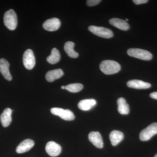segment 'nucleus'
Listing matches in <instances>:
<instances>
[{"mask_svg":"<svg viewBox=\"0 0 157 157\" xmlns=\"http://www.w3.org/2000/svg\"><path fill=\"white\" fill-rule=\"evenodd\" d=\"M100 70L106 75H111L118 73L121 69L120 65L117 62L110 60L102 61L100 65Z\"/></svg>","mask_w":157,"mask_h":157,"instance_id":"nucleus-1","label":"nucleus"},{"mask_svg":"<svg viewBox=\"0 0 157 157\" xmlns=\"http://www.w3.org/2000/svg\"><path fill=\"white\" fill-rule=\"evenodd\" d=\"M4 22L6 27L10 30H14L17 27V16L16 13L12 9L6 11L4 14Z\"/></svg>","mask_w":157,"mask_h":157,"instance_id":"nucleus-2","label":"nucleus"},{"mask_svg":"<svg viewBox=\"0 0 157 157\" xmlns=\"http://www.w3.org/2000/svg\"><path fill=\"white\" fill-rule=\"evenodd\" d=\"M127 53L129 56L140 59L144 60H150L152 58L153 56L150 52L137 48H131L128 49Z\"/></svg>","mask_w":157,"mask_h":157,"instance_id":"nucleus-3","label":"nucleus"},{"mask_svg":"<svg viewBox=\"0 0 157 157\" xmlns=\"http://www.w3.org/2000/svg\"><path fill=\"white\" fill-rule=\"evenodd\" d=\"M88 29L92 33L102 38L109 39L112 38L113 36V33L111 30L103 27L90 26Z\"/></svg>","mask_w":157,"mask_h":157,"instance_id":"nucleus-4","label":"nucleus"},{"mask_svg":"<svg viewBox=\"0 0 157 157\" xmlns=\"http://www.w3.org/2000/svg\"><path fill=\"white\" fill-rule=\"evenodd\" d=\"M157 134V123L150 124L140 132L139 137L141 141H147Z\"/></svg>","mask_w":157,"mask_h":157,"instance_id":"nucleus-5","label":"nucleus"},{"mask_svg":"<svg viewBox=\"0 0 157 157\" xmlns=\"http://www.w3.org/2000/svg\"><path fill=\"white\" fill-rule=\"evenodd\" d=\"M51 112L54 115L58 116L65 121H73L75 117L73 113L70 109L54 107L51 109Z\"/></svg>","mask_w":157,"mask_h":157,"instance_id":"nucleus-6","label":"nucleus"},{"mask_svg":"<svg viewBox=\"0 0 157 157\" xmlns=\"http://www.w3.org/2000/svg\"><path fill=\"white\" fill-rule=\"evenodd\" d=\"M23 62L25 67L28 70H32L35 67L36 60L33 52L31 49H27L24 53Z\"/></svg>","mask_w":157,"mask_h":157,"instance_id":"nucleus-7","label":"nucleus"},{"mask_svg":"<svg viewBox=\"0 0 157 157\" xmlns=\"http://www.w3.org/2000/svg\"><path fill=\"white\" fill-rule=\"evenodd\" d=\"M61 150L60 145L54 141H49L45 146L46 152L51 157L57 156L60 154Z\"/></svg>","mask_w":157,"mask_h":157,"instance_id":"nucleus-8","label":"nucleus"},{"mask_svg":"<svg viewBox=\"0 0 157 157\" xmlns=\"http://www.w3.org/2000/svg\"><path fill=\"white\" fill-rule=\"evenodd\" d=\"M61 22L57 18H52L47 20L43 24V28L46 30L53 32L57 30L60 26Z\"/></svg>","mask_w":157,"mask_h":157,"instance_id":"nucleus-9","label":"nucleus"},{"mask_svg":"<svg viewBox=\"0 0 157 157\" xmlns=\"http://www.w3.org/2000/svg\"><path fill=\"white\" fill-rule=\"evenodd\" d=\"M88 138L90 141L96 147L99 148H103L104 142L101 134L99 132H91L89 134Z\"/></svg>","mask_w":157,"mask_h":157,"instance_id":"nucleus-10","label":"nucleus"},{"mask_svg":"<svg viewBox=\"0 0 157 157\" xmlns=\"http://www.w3.org/2000/svg\"><path fill=\"white\" fill-rule=\"evenodd\" d=\"M9 67L10 64L6 59L3 58L0 59V72L6 79L11 81L12 77L9 71Z\"/></svg>","mask_w":157,"mask_h":157,"instance_id":"nucleus-11","label":"nucleus"},{"mask_svg":"<svg viewBox=\"0 0 157 157\" xmlns=\"http://www.w3.org/2000/svg\"><path fill=\"white\" fill-rule=\"evenodd\" d=\"M33 140L30 139H27L23 140L19 144L16 148V151L17 153L21 154L29 151L34 146Z\"/></svg>","mask_w":157,"mask_h":157,"instance_id":"nucleus-12","label":"nucleus"},{"mask_svg":"<svg viewBox=\"0 0 157 157\" xmlns=\"http://www.w3.org/2000/svg\"><path fill=\"white\" fill-rule=\"evenodd\" d=\"M128 87L137 89H146L151 87V84L142 80L133 79L128 81L127 83Z\"/></svg>","mask_w":157,"mask_h":157,"instance_id":"nucleus-13","label":"nucleus"},{"mask_svg":"<svg viewBox=\"0 0 157 157\" xmlns=\"http://www.w3.org/2000/svg\"><path fill=\"white\" fill-rule=\"evenodd\" d=\"M12 110L10 108H7L4 109L0 117V120L2 124L4 127L9 126L12 121L11 114Z\"/></svg>","mask_w":157,"mask_h":157,"instance_id":"nucleus-14","label":"nucleus"},{"mask_svg":"<svg viewBox=\"0 0 157 157\" xmlns=\"http://www.w3.org/2000/svg\"><path fill=\"white\" fill-rule=\"evenodd\" d=\"M96 104L97 101L94 99H85L79 101L78 107L81 110L88 111L94 107Z\"/></svg>","mask_w":157,"mask_h":157,"instance_id":"nucleus-15","label":"nucleus"},{"mask_svg":"<svg viewBox=\"0 0 157 157\" xmlns=\"http://www.w3.org/2000/svg\"><path fill=\"white\" fill-rule=\"evenodd\" d=\"M109 137L111 144L113 146H115L123 140L124 135L120 131L114 130L110 133Z\"/></svg>","mask_w":157,"mask_h":157,"instance_id":"nucleus-16","label":"nucleus"},{"mask_svg":"<svg viewBox=\"0 0 157 157\" xmlns=\"http://www.w3.org/2000/svg\"><path fill=\"white\" fill-rule=\"evenodd\" d=\"M110 25L122 30L127 31L130 28L128 24L124 20L117 18H111L109 20Z\"/></svg>","mask_w":157,"mask_h":157,"instance_id":"nucleus-17","label":"nucleus"},{"mask_svg":"<svg viewBox=\"0 0 157 157\" xmlns=\"http://www.w3.org/2000/svg\"><path fill=\"white\" fill-rule=\"evenodd\" d=\"M63 74V72L61 69H56L48 71L45 75V78L47 81L52 82L56 79L61 78Z\"/></svg>","mask_w":157,"mask_h":157,"instance_id":"nucleus-18","label":"nucleus"},{"mask_svg":"<svg viewBox=\"0 0 157 157\" xmlns=\"http://www.w3.org/2000/svg\"><path fill=\"white\" fill-rule=\"evenodd\" d=\"M118 111L121 114H128L130 112V108L128 104H127L124 98H121L118 99Z\"/></svg>","mask_w":157,"mask_h":157,"instance_id":"nucleus-19","label":"nucleus"},{"mask_svg":"<svg viewBox=\"0 0 157 157\" xmlns=\"http://www.w3.org/2000/svg\"><path fill=\"white\" fill-rule=\"evenodd\" d=\"M74 43L69 41L65 43L64 49L68 56L72 58H76L78 56V54L74 50Z\"/></svg>","mask_w":157,"mask_h":157,"instance_id":"nucleus-20","label":"nucleus"},{"mask_svg":"<svg viewBox=\"0 0 157 157\" xmlns=\"http://www.w3.org/2000/svg\"><path fill=\"white\" fill-rule=\"evenodd\" d=\"M60 54L57 48H53L52 50L51 53L49 56L47 57V61L51 64H55L59 61Z\"/></svg>","mask_w":157,"mask_h":157,"instance_id":"nucleus-21","label":"nucleus"},{"mask_svg":"<svg viewBox=\"0 0 157 157\" xmlns=\"http://www.w3.org/2000/svg\"><path fill=\"white\" fill-rule=\"evenodd\" d=\"M83 86L81 83H72L65 86V89L70 92L77 93L83 89Z\"/></svg>","mask_w":157,"mask_h":157,"instance_id":"nucleus-22","label":"nucleus"},{"mask_svg":"<svg viewBox=\"0 0 157 157\" xmlns=\"http://www.w3.org/2000/svg\"><path fill=\"white\" fill-rule=\"evenodd\" d=\"M101 2V0H88L86 2V5L89 7H92L98 5Z\"/></svg>","mask_w":157,"mask_h":157,"instance_id":"nucleus-23","label":"nucleus"},{"mask_svg":"<svg viewBox=\"0 0 157 157\" xmlns=\"http://www.w3.org/2000/svg\"><path fill=\"white\" fill-rule=\"evenodd\" d=\"M148 2L147 0H133V2L137 5H140V4H144Z\"/></svg>","mask_w":157,"mask_h":157,"instance_id":"nucleus-24","label":"nucleus"},{"mask_svg":"<svg viewBox=\"0 0 157 157\" xmlns=\"http://www.w3.org/2000/svg\"><path fill=\"white\" fill-rule=\"evenodd\" d=\"M151 98L157 100V92H153L150 94Z\"/></svg>","mask_w":157,"mask_h":157,"instance_id":"nucleus-25","label":"nucleus"},{"mask_svg":"<svg viewBox=\"0 0 157 157\" xmlns=\"http://www.w3.org/2000/svg\"><path fill=\"white\" fill-rule=\"evenodd\" d=\"M61 89H65V86H61Z\"/></svg>","mask_w":157,"mask_h":157,"instance_id":"nucleus-26","label":"nucleus"},{"mask_svg":"<svg viewBox=\"0 0 157 157\" xmlns=\"http://www.w3.org/2000/svg\"><path fill=\"white\" fill-rule=\"evenodd\" d=\"M128 21V19H127H127H126V22L127 21Z\"/></svg>","mask_w":157,"mask_h":157,"instance_id":"nucleus-27","label":"nucleus"},{"mask_svg":"<svg viewBox=\"0 0 157 157\" xmlns=\"http://www.w3.org/2000/svg\"><path fill=\"white\" fill-rule=\"evenodd\" d=\"M154 157H157V154L155 155V156Z\"/></svg>","mask_w":157,"mask_h":157,"instance_id":"nucleus-28","label":"nucleus"}]
</instances>
